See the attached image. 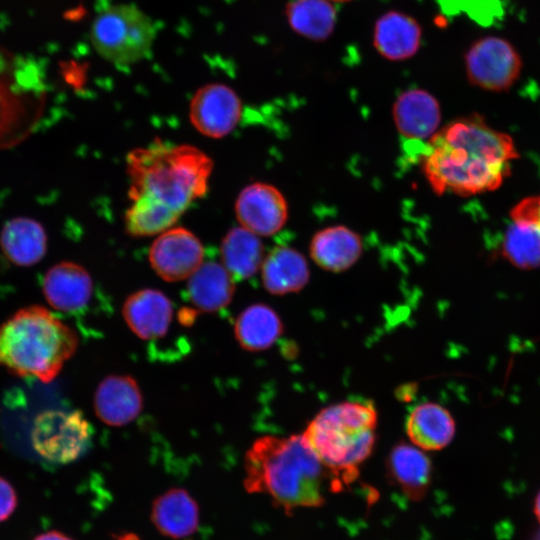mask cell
Here are the masks:
<instances>
[{"label": "cell", "mask_w": 540, "mask_h": 540, "mask_svg": "<svg viewBox=\"0 0 540 540\" xmlns=\"http://www.w3.org/2000/svg\"><path fill=\"white\" fill-rule=\"evenodd\" d=\"M421 152L422 172L432 190L462 197L498 189L519 157L512 137L478 114L448 123Z\"/></svg>", "instance_id": "cell-1"}, {"label": "cell", "mask_w": 540, "mask_h": 540, "mask_svg": "<svg viewBox=\"0 0 540 540\" xmlns=\"http://www.w3.org/2000/svg\"><path fill=\"white\" fill-rule=\"evenodd\" d=\"M244 488L262 493L290 512L324 504L331 480L303 435H266L255 440L244 457Z\"/></svg>", "instance_id": "cell-2"}, {"label": "cell", "mask_w": 540, "mask_h": 540, "mask_svg": "<svg viewBox=\"0 0 540 540\" xmlns=\"http://www.w3.org/2000/svg\"><path fill=\"white\" fill-rule=\"evenodd\" d=\"M212 168L211 158L197 147L156 139L126 157L129 199L148 198L182 215L207 192Z\"/></svg>", "instance_id": "cell-3"}, {"label": "cell", "mask_w": 540, "mask_h": 540, "mask_svg": "<svg viewBox=\"0 0 540 540\" xmlns=\"http://www.w3.org/2000/svg\"><path fill=\"white\" fill-rule=\"evenodd\" d=\"M78 346L75 331L39 305L19 309L0 324V366L49 383Z\"/></svg>", "instance_id": "cell-4"}, {"label": "cell", "mask_w": 540, "mask_h": 540, "mask_svg": "<svg viewBox=\"0 0 540 540\" xmlns=\"http://www.w3.org/2000/svg\"><path fill=\"white\" fill-rule=\"evenodd\" d=\"M377 419L372 402L354 400L322 409L307 425L303 438L327 469L333 489L356 479L373 451Z\"/></svg>", "instance_id": "cell-5"}, {"label": "cell", "mask_w": 540, "mask_h": 540, "mask_svg": "<svg viewBox=\"0 0 540 540\" xmlns=\"http://www.w3.org/2000/svg\"><path fill=\"white\" fill-rule=\"evenodd\" d=\"M155 37V23L134 4L105 8L96 15L91 27L95 50L116 65H130L146 58Z\"/></svg>", "instance_id": "cell-6"}, {"label": "cell", "mask_w": 540, "mask_h": 540, "mask_svg": "<svg viewBox=\"0 0 540 540\" xmlns=\"http://www.w3.org/2000/svg\"><path fill=\"white\" fill-rule=\"evenodd\" d=\"M91 433L81 411L48 409L36 416L30 436L40 457L54 464H67L84 453Z\"/></svg>", "instance_id": "cell-7"}, {"label": "cell", "mask_w": 540, "mask_h": 540, "mask_svg": "<svg viewBox=\"0 0 540 540\" xmlns=\"http://www.w3.org/2000/svg\"><path fill=\"white\" fill-rule=\"evenodd\" d=\"M465 67L471 84L501 92L512 87L519 78L522 60L510 42L487 36L470 46L465 55Z\"/></svg>", "instance_id": "cell-8"}, {"label": "cell", "mask_w": 540, "mask_h": 540, "mask_svg": "<svg viewBox=\"0 0 540 540\" xmlns=\"http://www.w3.org/2000/svg\"><path fill=\"white\" fill-rule=\"evenodd\" d=\"M203 258L201 241L184 227H170L158 234L148 253L153 270L168 282L188 279L202 265Z\"/></svg>", "instance_id": "cell-9"}, {"label": "cell", "mask_w": 540, "mask_h": 540, "mask_svg": "<svg viewBox=\"0 0 540 540\" xmlns=\"http://www.w3.org/2000/svg\"><path fill=\"white\" fill-rule=\"evenodd\" d=\"M242 102L237 93L221 83L199 88L189 105V118L194 128L210 138L230 134L240 121Z\"/></svg>", "instance_id": "cell-10"}, {"label": "cell", "mask_w": 540, "mask_h": 540, "mask_svg": "<svg viewBox=\"0 0 540 540\" xmlns=\"http://www.w3.org/2000/svg\"><path fill=\"white\" fill-rule=\"evenodd\" d=\"M235 214L240 226L258 236H272L287 222L288 203L277 187L255 182L237 196Z\"/></svg>", "instance_id": "cell-11"}, {"label": "cell", "mask_w": 540, "mask_h": 540, "mask_svg": "<svg viewBox=\"0 0 540 540\" xmlns=\"http://www.w3.org/2000/svg\"><path fill=\"white\" fill-rule=\"evenodd\" d=\"M392 116L402 137L428 142L439 130L441 109L432 94L424 89L414 88L402 92L396 98Z\"/></svg>", "instance_id": "cell-12"}, {"label": "cell", "mask_w": 540, "mask_h": 540, "mask_svg": "<svg viewBox=\"0 0 540 540\" xmlns=\"http://www.w3.org/2000/svg\"><path fill=\"white\" fill-rule=\"evenodd\" d=\"M143 408V397L136 380L128 375H111L98 385L94 396L97 417L109 426L132 422Z\"/></svg>", "instance_id": "cell-13"}, {"label": "cell", "mask_w": 540, "mask_h": 540, "mask_svg": "<svg viewBox=\"0 0 540 540\" xmlns=\"http://www.w3.org/2000/svg\"><path fill=\"white\" fill-rule=\"evenodd\" d=\"M42 289L51 307L70 313L88 304L93 283L90 274L83 266L63 261L48 269L43 278Z\"/></svg>", "instance_id": "cell-14"}, {"label": "cell", "mask_w": 540, "mask_h": 540, "mask_svg": "<svg viewBox=\"0 0 540 540\" xmlns=\"http://www.w3.org/2000/svg\"><path fill=\"white\" fill-rule=\"evenodd\" d=\"M122 314L131 331L143 340L163 337L173 315L171 300L161 291L141 289L124 302Z\"/></svg>", "instance_id": "cell-15"}, {"label": "cell", "mask_w": 540, "mask_h": 540, "mask_svg": "<svg viewBox=\"0 0 540 540\" xmlns=\"http://www.w3.org/2000/svg\"><path fill=\"white\" fill-rule=\"evenodd\" d=\"M362 252L361 236L344 225L328 226L317 231L309 244L311 259L323 270L335 273L351 268Z\"/></svg>", "instance_id": "cell-16"}, {"label": "cell", "mask_w": 540, "mask_h": 540, "mask_svg": "<svg viewBox=\"0 0 540 540\" xmlns=\"http://www.w3.org/2000/svg\"><path fill=\"white\" fill-rule=\"evenodd\" d=\"M386 467L389 479L408 499L420 501L426 496L432 481V463L422 449L400 442L391 449Z\"/></svg>", "instance_id": "cell-17"}, {"label": "cell", "mask_w": 540, "mask_h": 540, "mask_svg": "<svg viewBox=\"0 0 540 540\" xmlns=\"http://www.w3.org/2000/svg\"><path fill=\"white\" fill-rule=\"evenodd\" d=\"M197 502L182 488H172L152 503L150 518L164 536L182 539L192 535L199 525Z\"/></svg>", "instance_id": "cell-18"}, {"label": "cell", "mask_w": 540, "mask_h": 540, "mask_svg": "<svg viewBox=\"0 0 540 540\" xmlns=\"http://www.w3.org/2000/svg\"><path fill=\"white\" fill-rule=\"evenodd\" d=\"M405 429L416 447L437 451L451 443L456 423L445 407L434 402H424L412 409L406 419Z\"/></svg>", "instance_id": "cell-19"}, {"label": "cell", "mask_w": 540, "mask_h": 540, "mask_svg": "<svg viewBox=\"0 0 540 540\" xmlns=\"http://www.w3.org/2000/svg\"><path fill=\"white\" fill-rule=\"evenodd\" d=\"M260 270L264 288L273 295L298 292L310 278L305 256L288 246L274 247L265 256Z\"/></svg>", "instance_id": "cell-20"}, {"label": "cell", "mask_w": 540, "mask_h": 540, "mask_svg": "<svg viewBox=\"0 0 540 540\" xmlns=\"http://www.w3.org/2000/svg\"><path fill=\"white\" fill-rule=\"evenodd\" d=\"M421 34V27L413 17L389 11L375 23L373 44L381 56L392 61L405 60L418 51Z\"/></svg>", "instance_id": "cell-21"}, {"label": "cell", "mask_w": 540, "mask_h": 540, "mask_svg": "<svg viewBox=\"0 0 540 540\" xmlns=\"http://www.w3.org/2000/svg\"><path fill=\"white\" fill-rule=\"evenodd\" d=\"M234 278L222 263L203 262L188 278L187 291L191 303L202 312H217L231 302Z\"/></svg>", "instance_id": "cell-22"}, {"label": "cell", "mask_w": 540, "mask_h": 540, "mask_svg": "<svg viewBox=\"0 0 540 540\" xmlns=\"http://www.w3.org/2000/svg\"><path fill=\"white\" fill-rule=\"evenodd\" d=\"M0 246L5 257L13 264L32 266L46 253L47 235L44 227L35 219L15 217L3 226Z\"/></svg>", "instance_id": "cell-23"}, {"label": "cell", "mask_w": 540, "mask_h": 540, "mask_svg": "<svg viewBox=\"0 0 540 540\" xmlns=\"http://www.w3.org/2000/svg\"><path fill=\"white\" fill-rule=\"evenodd\" d=\"M283 323L270 306L256 303L245 308L237 317L234 333L246 351L259 352L270 348L282 335Z\"/></svg>", "instance_id": "cell-24"}, {"label": "cell", "mask_w": 540, "mask_h": 540, "mask_svg": "<svg viewBox=\"0 0 540 540\" xmlns=\"http://www.w3.org/2000/svg\"><path fill=\"white\" fill-rule=\"evenodd\" d=\"M223 266L236 280L254 276L264 261V246L260 236L239 226L229 230L220 245Z\"/></svg>", "instance_id": "cell-25"}, {"label": "cell", "mask_w": 540, "mask_h": 540, "mask_svg": "<svg viewBox=\"0 0 540 540\" xmlns=\"http://www.w3.org/2000/svg\"><path fill=\"white\" fill-rule=\"evenodd\" d=\"M285 13L293 31L314 41L327 39L336 23V11L327 0H291Z\"/></svg>", "instance_id": "cell-26"}, {"label": "cell", "mask_w": 540, "mask_h": 540, "mask_svg": "<svg viewBox=\"0 0 540 540\" xmlns=\"http://www.w3.org/2000/svg\"><path fill=\"white\" fill-rule=\"evenodd\" d=\"M130 201L124 222L126 231L132 236L158 235L172 227L181 216L170 207L148 198L139 197Z\"/></svg>", "instance_id": "cell-27"}, {"label": "cell", "mask_w": 540, "mask_h": 540, "mask_svg": "<svg viewBox=\"0 0 540 540\" xmlns=\"http://www.w3.org/2000/svg\"><path fill=\"white\" fill-rule=\"evenodd\" d=\"M501 255L513 266L532 270L540 267V231L530 223L511 220L502 243Z\"/></svg>", "instance_id": "cell-28"}, {"label": "cell", "mask_w": 540, "mask_h": 540, "mask_svg": "<svg viewBox=\"0 0 540 540\" xmlns=\"http://www.w3.org/2000/svg\"><path fill=\"white\" fill-rule=\"evenodd\" d=\"M513 221L530 223L540 231V195L530 196L519 201L510 211Z\"/></svg>", "instance_id": "cell-29"}, {"label": "cell", "mask_w": 540, "mask_h": 540, "mask_svg": "<svg viewBox=\"0 0 540 540\" xmlns=\"http://www.w3.org/2000/svg\"><path fill=\"white\" fill-rule=\"evenodd\" d=\"M18 505V496L12 484L0 476V523L14 513Z\"/></svg>", "instance_id": "cell-30"}, {"label": "cell", "mask_w": 540, "mask_h": 540, "mask_svg": "<svg viewBox=\"0 0 540 540\" xmlns=\"http://www.w3.org/2000/svg\"><path fill=\"white\" fill-rule=\"evenodd\" d=\"M32 540H74L70 536L58 530H50L38 534Z\"/></svg>", "instance_id": "cell-31"}, {"label": "cell", "mask_w": 540, "mask_h": 540, "mask_svg": "<svg viewBox=\"0 0 540 540\" xmlns=\"http://www.w3.org/2000/svg\"><path fill=\"white\" fill-rule=\"evenodd\" d=\"M534 513L540 523V491L537 493L534 500Z\"/></svg>", "instance_id": "cell-32"}, {"label": "cell", "mask_w": 540, "mask_h": 540, "mask_svg": "<svg viewBox=\"0 0 540 540\" xmlns=\"http://www.w3.org/2000/svg\"><path fill=\"white\" fill-rule=\"evenodd\" d=\"M116 539L117 540H140L136 535H133L131 533L117 535Z\"/></svg>", "instance_id": "cell-33"}, {"label": "cell", "mask_w": 540, "mask_h": 540, "mask_svg": "<svg viewBox=\"0 0 540 540\" xmlns=\"http://www.w3.org/2000/svg\"><path fill=\"white\" fill-rule=\"evenodd\" d=\"M532 540H540V531H538L534 537L532 538Z\"/></svg>", "instance_id": "cell-34"}, {"label": "cell", "mask_w": 540, "mask_h": 540, "mask_svg": "<svg viewBox=\"0 0 540 540\" xmlns=\"http://www.w3.org/2000/svg\"><path fill=\"white\" fill-rule=\"evenodd\" d=\"M331 1H335V2H346V1H350V0H331Z\"/></svg>", "instance_id": "cell-35"}]
</instances>
